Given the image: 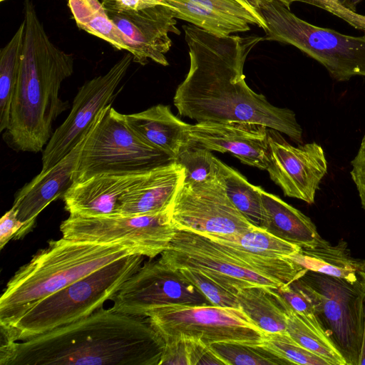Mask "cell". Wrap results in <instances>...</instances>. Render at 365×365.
<instances>
[{
  "instance_id": "obj_40",
  "label": "cell",
  "mask_w": 365,
  "mask_h": 365,
  "mask_svg": "<svg viewBox=\"0 0 365 365\" xmlns=\"http://www.w3.org/2000/svg\"><path fill=\"white\" fill-rule=\"evenodd\" d=\"M24 223L18 217L14 208L8 210L0 220V248L1 250L12 238H15Z\"/></svg>"
},
{
  "instance_id": "obj_11",
  "label": "cell",
  "mask_w": 365,
  "mask_h": 365,
  "mask_svg": "<svg viewBox=\"0 0 365 365\" xmlns=\"http://www.w3.org/2000/svg\"><path fill=\"white\" fill-rule=\"evenodd\" d=\"M108 17L122 34L133 61L148 59L168 66L165 56L172 46L170 33L180 34L166 0H103Z\"/></svg>"
},
{
  "instance_id": "obj_5",
  "label": "cell",
  "mask_w": 365,
  "mask_h": 365,
  "mask_svg": "<svg viewBox=\"0 0 365 365\" xmlns=\"http://www.w3.org/2000/svg\"><path fill=\"white\" fill-rule=\"evenodd\" d=\"M143 259L138 253L127 255L29 305L0 324L1 342L24 341L88 317L111 300Z\"/></svg>"
},
{
  "instance_id": "obj_23",
  "label": "cell",
  "mask_w": 365,
  "mask_h": 365,
  "mask_svg": "<svg viewBox=\"0 0 365 365\" xmlns=\"http://www.w3.org/2000/svg\"><path fill=\"white\" fill-rule=\"evenodd\" d=\"M261 198L259 227L301 248H313L322 242L314 223L301 211L262 188Z\"/></svg>"
},
{
  "instance_id": "obj_10",
  "label": "cell",
  "mask_w": 365,
  "mask_h": 365,
  "mask_svg": "<svg viewBox=\"0 0 365 365\" xmlns=\"http://www.w3.org/2000/svg\"><path fill=\"white\" fill-rule=\"evenodd\" d=\"M302 277L315 293L316 314L346 364L359 365L365 323V292L359 281L312 271Z\"/></svg>"
},
{
  "instance_id": "obj_8",
  "label": "cell",
  "mask_w": 365,
  "mask_h": 365,
  "mask_svg": "<svg viewBox=\"0 0 365 365\" xmlns=\"http://www.w3.org/2000/svg\"><path fill=\"white\" fill-rule=\"evenodd\" d=\"M165 342L195 340L215 343L262 344L266 333L238 308L215 305L167 304L146 316Z\"/></svg>"
},
{
  "instance_id": "obj_19",
  "label": "cell",
  "mask_w": 365,
  "mask_h": 365,
  "mask_svg": "<svg viewBox=\"0 0 365 365\" xmlns=\"http://www.w3.org/2000/svg\"><path fill=\"white\" fill-rule=\"evenodd\" d=\"M175 19L217 36L250 30V25L267 29L264 19L235 0H166Z\"/></svg>"
},
{
  "instance_id": "obj_42",
  "label": "cell",
  "mask_w": 365,
  "mask_h": 365,
  "mask_svg": "<svg viewBox=\"0 0 365 365\" xmlns=\"http://www.w3.org/2000/svg\"><path fill=\"white\" fill-rule=\"evenodd\" d=\"M357 277L359 284L365 292V259H359L357 268Z\"/></svg>"
},
{
  "instance_id": "obj_9",
  "label": "cell",
  "mask_w": 365,
  "mask_h": 365,
  "mask_svg": "<svg viewBox=\"0 0 365 365\" xmlns=\"http://www.w3.org/2000/svg\"><path fill=\"white\" fill-rule=\"evenodd\" d=\"M169 207L151 215L84 217L70 215L60 225L62 237L98 244H122L153 259L165 251L178 230L171 223Z\"/></svg>"
},
{
  "instance_id": "obj_26",
  "label": "cell",
  "mask_w": 365,
  "mask_h": 365,
  "mask_svg": "<svg viewBox=\"0 0 365 365\" xmlns=\"http://www.w3.org/2000/svg\"><path fill=\"white\" fill-rule=\"evenodd\" d=\"M286 331L306 349L326 361L329 365H347L317 314H302L287 309Z\"/></svg>"
},
{
  "instance_id": "obj_1",
  "label": "cell",
  "mask_w": 365,
  "mask_h": 365,
  "mask_svg": "<svg viewBox=\"0 0 365 365\" xmlns=\"http://www.w3.org/2000/svg\"><path fill=\"white\" fill-rule=\"evenodd\" d=\"M182 28L189 48L190 66L173 98L180 115L197 123L262 124L302 143V129L294 111L271 104L245 81V60L264 38L217 36L192 24Z\"/></svg>"
},
{
  "instance_id": "obj_13",
  "label": "cell",
  "mask_w": 365,
  "mask_h": 365,
  "mask_svg": "<svg viewBox=\"0 0 365 365\" xmlns=\"http://www.w3.org/2000/svg\"><path fill=\"white\" fill-rule=\"evenodd\" d=\"M160 259L177 269H197L235 295L246 287L281 286L245 267L217 242L191 231L178 230Z\"/></svg>"
},
{
  "instance_id": "obj_39",
  "label": "cell",
  "mask_w": 365,
  "mask_h": 365,
  "mask_svg": "<svg viewBox=\"0 0 365 365\" xmlns=\"http://www.w3.org/2000/svg\"><path fill=\"white\" fill-rule=\"evenodd\" d=\"M159 365H189L186 341L165 342Z\"/></svg>"
},
{
  "instance_id": "obj_31",
  "label": "cell",
  "mask_w": 365,
  "mask_h": 365,
  "mask_svg": "<svg viewBox=\"0 0 365 365\" xmlns=\"http://www.w3.org/2000/svg\"><path fill=\"white\" fill-rule=\"evenodd\" d=\"M209 347L225 365L290 364L262 344L215 343Z\"/></svg>"
},
{
  "instance_id": "obj_28",
  "label": "cell",
  "mask_w": 365,
  "mask_h": 365,
  "mask_svg": "<svg viewBox=\"0 0 365 365\" xmlns=\"http://www.w3.org/2000/svg\"><path fill=\"white\" fill-rule=\"evenodd\" d=\"M226 193L235 207L253 225L262 217V187L251 184L239 171L217 159Z\"/></svg>"
},
{
  "instance_id": "obj_43",
  "label": "cell",
  "mask_w": 365,
  "mask_h": 365,
  "mask_svg": "<svg viewBox=\"0 0 365 365\" xmlns=\"http://www.w3.org/2000/svg\"><path fill=\"white\" fill-rule=\"evenodd\" d=\"M359 365H365V323L363 333L361 349L359 356Z\"/></svg>"
},
{
  "instance_id": "obj_38",
  "label": "cell",
  "mask_w": 365,
  "mask_h": 365,
  "mask_svg": "<svg viewBox=\"0 0 365 365\" xmlns=\"http://www.w3.org/2000/svg\"><path fill=\"white\" fill-rule=\"evenodd\" d=\"M187 344L189 365H225L210 349L209 346L195 340H185Z\"/></svg>"
},
{
  "instance_id": "obj_27",
  "label": "cell",
  "mask_w": 365,
  "mask_h": 365,
  "mask_svg": "<svg viewBox=\"0 0 365 365\" xmlns=\"http://www.w3.org/2000/svg\"><path fill=\"white\" fill-rule=\"evenodd\" d=\"M25 35L23 20L19 29L0 52V131L9 124L10 110L17 84Z\"/></svg>"
},
{
  "instance_id": "obj_29",
  "label": "cell",
  "mask_w": 365,
  "mask_h": 365,
  "mask_svg": "<svg viewBox=\"0 0 365 365\" xmlns=\"http://www.w3.org/2000/svg\"><path fill=\"white\" fill-rule=\"evenodd\" d=\"M68 2L81 29L102 38L118 50L128 51L122 34L108 17L98 0H68Z\"/></svg>"
},
{
  "instance_id": "obj_18",
  "label": "cell",
  "mask_w": 365,
  "mask_h": 365,
  "mask_svg": "<svg viewBox=\"0 0 365 365\" xmlns=\"http://www.w3.org/2000/svg\"><path fill=\"white\" fill-rule=\"evenodd\" d=\"M86 135L68 155L50 168L41 170L16 193L11 207L24 226L15 239L28 233L41 211L53 200L63 198L74 183V170Z\"/></svg>"
},
{
  "instance_id": "obj_14",
  "label": "cell",
  "mask_w": 365,
  "mask_h": 365,
  "mask_svg": "<svg viewBox=\"0 0 365 365\" xmlns=\"http://www.w3.org/2000/svg\"><path fill=\"white\" fill-rule=\"evenodd\" d=\"M132 61L133 56L128 52L105 74L85 82L78 88L70 113L46 145L41 170L50 168L68 155L86 135L98 112L112 105Z\"/></svg>"
},
{
  "instance_id": "obj_6",
  "label": "cell",
  "mask_w": 365,
  "mask_h": 365,
  "mask_svg": "<svg viewBox=\"0 0 365 365\" xmlns=\"http://www.w3.org/2000/svg\"><path fill=\"white\" fill-rule=\"evenodd\" d=\"M174 161L137 136L126 125L123 114L109 105L98 112L86 133L73 179L78 182L103 174H143Z\"/></svg>"
},
{
  "instance_id": "obj_2",
  "label": "cell",
  "mask_w": 365,
  "mask_h": 365,
  "mask_svg": "<svg viewBox=\"0 0 365 365\" xmlns=\"http://www.w3.org/2000/svg\"><path fill=\"white\" fill-rule=\"evenodd\" d=\"M165 342L148 317L99 308L21 342H1V365H159Z\"/></svg>"
},
{
  "instance_id": "obj_21",
  "label": "cell",
  "mask_w": 365,
  "mask_h": 365,
  "mask_svg": "<svg viewBox=\"0 0 365 365\" xmlns=\"http://www.w3.org/2000/svg\"><path fill=\"white\" fill-rule=\"evenodd\" d=\"M184 177L185 170L176 161L143 174L121 197L120 215H145L167 210Z\"/></svg>"
},
{
  "instance_id": "obj_17",
  "label": "cell",
  "mask_w": 365,
  "mask_h": 365,
  "mask_svg": "<svg viewBox=\"0 0 365 365\" xmlns=\"http://www.w3.org/2000/svg\"><path fill=\"white\" fill-rule=\"evenodd\" d=\"M268 128L240 121L200 122L188 128L190 145L228 153L245 165L267 170Z\"/></svg>"
},
{
  "instance_id": "obj_34",
  "label": "cell",
  "mask_w": 365,
  "mask_h": 365,
  "mask_svg": "<svg viewBox=\"0 0 365 365\" xmlns=\"http://www.w3.org/2000/svg\"><path fill=\"white\" fill-rule=\"evenodd\" d=\"M287 309L302 314H316L317 299L312 287L301 277L275 287Z\"/></svg>"
},
{
  "instance_id": "obj_16",
  "label": "cell",
  "mask_w": 365,
  "mask_h": 365,
  "mask_svg": "<svg viewBox=\"0 0 365 365\" xmlns=\"http://www.w3.org/2000/svg\"><path fill=\"white\" fill-rule=\"evenodd\" d=\"M266 170L285 196L313 204L327 172V163L322 146L317 143L294 147L279 131L269 128Z\"/></svg>"
},
{
  "instance_id": "obj_30",
  "label": "cell",
  "mask_w": 365,
  "mask_h": 365,
  "mask_svg": "<svg viewBox=\"0 0 365 365\" xmlns=\"http://www.w3.org/2000/svg\"><path fill=\"white\" fill-rule=\"evenodd\" d=\"M204 236L212 240L230 243L251 252L271 257H289L298 252L301 249V247L281 240L256 225L237 236Z\"/></svg>"
},
{
  "instance_id": "obj_4",
  "label": "cell",
  "mask_w": 365,
  "mask_h": 365,
  "mask_svg": "<svg viewBox=\"0 0 365 365\" xmlns=\"http://www.w3.org/2000/svg\"><path fill=\"white\" fill-rule=\"evenodd\" d=\"M135 253V249L122 244L78 242L63 237L48 241L8 282L0 298V324L101 267Z\"/></svg>"
},
{
  "instance_id": "obj_22",
  "label": "cell",
  "mask_w": 365,
  "mask_h": 365,
  "mask_svg": "<svg viewBox=\"0 0 365 365\" xmlns=\"http://www.w3.org/2000/svg\"><path fill=\"white\" fill-rule=\"evenodd\" d=\"M123 117L137 136L175 160L190 145L187 130L191 124L175 115L169 106L158 104Z\"/></svg>"
},
{
  "instance_id": "obj_24",
  "label": "cell",
  "mask_w": 365,
  "mask_h": 365,
  "mask_svg": "<svg viewBox=\"0 0 365 365\" xmlns=\"http://www.w3.org/2000/svg\"><path fill=\"white\" fill-rule=\"evenodd\" d=\"M274 288L253 285L240 289L235 294L240 309L265 333L287 329V308Z\"/></svg>"
},
{
  "instance_id": "obj_12",
  "label": "cell",
  "mask_w": 365,
  "mask_h": 365,
  "mask_svg": "<svg viewBox=\"0 0 365 365\" xmlns=\"http://www.w3.org/2000/svg\"><path fill=\"white\" fill-rule=\"evenodd\" d=\"M168 212L178 230L203 235L237 236L255 226L229 199L219 172L216 178L205 182H182Z\"/></svg>"
},
{
  "instance_id": "obj_15",
  "label": "cell",
  "mask_w": 365,
  "mask_h": 365,
  "mask_svg": "<svg viewBox=\"0 0 365 365\" xmlns=\"http://www.w3.org/2000/svg\"><path fill=\"white\" fill-rule=\"evenodd\" d=\"M111 301L113 310L142 317L167 304L212 305L178 269L160 258L142 265Z\"/></svg>"
},
{
  "instance_id": "obj_37",
  "label": "cell",
  "mask_w": 365,
  "mask_h": 365,
  "mask_svg": "<svg viewBox=\"0 0 365 365\" xmlns=\"http://www.w3.org/2000/svg\"><path fill=\"white\" fill-rule=\"evenodd\" d=\"M351 165L350 175L358 191L361 207L365 210V134Z\"/></svg>"
},
{
  "instance_id": "obj_32",
  "label": "cell",
  "mask_w": 365,
  "mask_h": 365,
  "mask_svg": "<svg viewBox=\"0 0 365 365\" xmlns=\"http://www.w3.org/2000/svg\"><path fill=\"white\" fill-rule=\"evenodd\" d=\"M217 158L203 147L189 145L175 161L185 170L184 183L198 184L214 179L218 175Z\"/></svg>"
},
{
  "instance_id": "obj_35",
  "label": "cell",
  "mask_w": 365,
  "mask_h": 365,
  "mask_svg": "<svg viewBox=\"0 0 365 365\" xmlns=\"http://www.w3.org/2000/svg\"><path fill=\"white\" fill-rule=\"evenodd\" d=\"M180 273L197 288L212 305L240 309L237 297L202 272L189 268L178 269Z\"/></svg>"
},
{
  "instance_id": "obj_41",
  "label": "cell",
  "mask_w": 365,
  "mask_h": 365,
  "mask_svg": "<svg viewBox=\"0 0 365 365\" xmlns=\"http://www.w3.org/2000/svg\"><path fill=\"white\" fill-rule=\"evenodd\" d=\"M245 9L253 13L254 14L262 16L260 9L267 3L272 0H235ZM285 5L290 9V6L293 3L292 0H277ZM264 18V17H263Z\"/></svg>"
},
{
  "instance_id": "obj_20",
  "label": "cell",
  "mask_w": 365,
  "mask_h": 365,
  "mask_svg": "<svg viewBox=\"0 0 365 365\" xmlns=\"http://www.w3.org/2000/svg\"><path fill=\"white\" fill-rule=\"evenodd\" d=\"M143 174H103L74 182L63 197L65 209L84 217L120 215L121 197Z\"/></svg>"
},
{
  "instance_id": "obj_3",
  "label": "cell",
  "mask_w": 365,
  "mask_h": 365,
  "mask_svg": "<svg viewBox=\"0 0 365 365\" xmlns=\"http://www.w3.org/2000/svg\"><path fill=\"white\" fill-rule=\"evenodd\" d=\"M23 13L24 47L3 137L16 150L38 153L49 141L55 120L68 108L59 91L72 75L74 61L50 40L31 0H24Z\"/></svg>"
},
{
  "instance_id": "obj_7",
  "label": "cell",
  "mask_w": 365,
  "mask_h": 365,
  "mask_svg": "<svg viewBox=\"0 0 365 365\" xmlns=\"http://www.w3.org/2000/svg\"><path fill=\"white\" fill-rule=\"evenodd\" d=\"M260 12L266 24L264 39L290 44L322 64L333 78L365 77V34L353 36L314 26L272 0Z\"/></svg>"
},
{
  "instance_id": "obj_25",
  "label": "cell",
  "mask_w": 365,
  "mask_h": 365,
  "mask_svg": "<svg viewBox=\"0 0 365 365\" xmlns=\"http://www.w3.org/2000/svg\"><path fill=\"white\" fill-rule=\"evenodd\" d=\"M308 271L346 279L358 281L359 259L351 256L348 243L343 239L331 245L325 240L315 247L301 248L289 257Z\"/></svg>"
},
{
  "instance_id": "obj_36",
  "label": "cell",
  "mask_w": 365,
  "mask_h": 365,
  "mask_svg": "<svg viewBox=\"0 0 365 365\" xmlns=\"http://www.w3.org/2000/svg\"><path fill=\"white\" fill-rule=\"evenodd\" d=\"M312 4L329 11L346 21L358 29L365 30V16L356 11L362 0H292Z\"/></svg>"
},
{
  "instance_id": "obj_33",
  "label": "cell",
  "mask_w": 365,
  "mask_h": 365,
  "mask_svg": "<svg viewBox=\"0 0 365 365\" xmlns=\"http://www.w3.org/2000/svg\"><path fill=\"white\" fill-rule=\"evenodd\" d=\"M262 344L290 364L329 365L323 359L301 346L287 331L266 333Z\"/></svg>"
}]
</instances>
